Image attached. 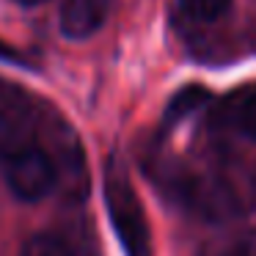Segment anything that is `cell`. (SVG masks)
Returning <instances> with one entry per match:
<instances>
[{
    "label": "cell",
    "instance_id": "2",
    "mask_svg": "<svg viewBox=\"0 0 256 256\" xmlns=\"http://www.w3.org/2000/svg\"><path fill=\"white\" fill-rule=\"evenodd\" d=\"M6 184L20 201H42L58 182V166L47 149L28 144L3 162Z\"/></svg>",
    "mask_w": 256,
    "mask_h": 256
},
{
    "label": "cell",
    "instance_id": "11",
    "mask_svg": "<svg viewBox=\"0 0 256 256\" xmlns=\"http://www.w3.org/2000/svg\"><path fill=\"white\" fill-rule=\"evenodd\" d=\"M20 6H39V3H47V0H14Z\"/></svg>",
    "mask_w": 256,
    "mask_h": 256
},
{
    "label": "cell",
    "instance_id": "9",
    "mask_svg": "<svg viewBox=\"0 0 256 256\" xmlns=\"http://www.w3.org/2000/svg\"><path fill=\"white\" fill-rule=\"evenodd\" d=\"M226 256H256V234H248V237L237 240L226 250Z\"/></svg>",
    "mask_w": 256,
    "mask_h": 256
},
{
    "label": "cell",
    "instance_id": "1",
    "mask_svg": "<svg viewBox=\"0 0 256 256\" xmlns=\"http://www.w3.org/2000/svg\"><path fill=\"white\" fill-rule=\"evenodd\" d=\"M105 204L124 256H152V232L132 182L118 160L105 168Z\"/></svg>",
    "mask_w": 256,
    "mask_h": 256
},
{
    "label": "cell",
    "instance_id": "5",
    "mask_svg": "<svg viewBox=\"0 0 256 256\" xmlns=\"http://www.w3.org/2000/svg\"><path fill=\"white\" fill-rule=\"evenodd\" d=\"M226 122L240 135H245L248 140L256 144V88L240 91V94L232 96L228 110H226Z\"/></svg>",
    "mask_w": 256,
    "mask_h": 256
},
{
    "label": "cell",
    "instance_id": "10",
    "mask_svg": "<svg viewBox=\"0 0 256 256\" xmlns=\"http://www.w3.org/2000/svg\"><path fill=\"white\" fill-rule=\"evenodd\" d=\"M0 61H12V64H20L22 58H20V52L14 50V47H8L6 42L0 39Z\"/></svg>",
    "mask_w": 256,
    "mask_h": 256
},
{
    "label": "cell",
    "instance_id": "6",
    "mask_svg": "<svg viewBox=\"0 0 256 256\" xmlns=\"http://www.w3.org/2000/svg\"><path fill=\"white\" fill-rule=\"evenodd\" d=\"M20 256H78V250H74L61 234L42 232V234H34V237L22 245Z\"/></svg>",
    "mask_w": 256,
    "mask_h": 256
},
{
    "label": "cell",
    "instance_id": "7",
    "mask_svg": "<svg viewBox=\"0 0 256 256\" xmlns=\"http://www.w3.org/2000/svg\"><path fill=\"white\" fill-rule=\"evenodd\" d=\"M179 6L188 17L198 20V22H215L218 17L228 12L232 0H179Z\"/></svg>",
    "mask_w": 256,
    "mask_h": 256
},
{
    "label": "cell",
    "instance_id": "3",
    "mask_svg": "<svg viewBox=\"0 0 256 256\" xmlns=\"http://www.w3.org/2000/svg\"><path fill=\"white\" fill-rule=\"evenodd\" d=\"M113 0H66L61 8V34L66 39H88L105 25Z\"/></svg>",
    "mask_w": 256,
    "mask_h": 256
},
{
    "label": "cell",
    "instance_id": "4",
    "mask_svg": "<svg viewBox=\"0 0 256 256\" xmlns=\"http://www.w3.org/2000/svg\"><path fill=\"white\" fill-rule=\"evenodd\" d=\"M34 144V118L20 108H0V166L17 149Z\"/></svg>",
    "mask_w": 256,
    "mask_h": 256
},
{
    "label": "cell",
    "instance_id": "8",
    "mask_svg": "<svg viewBox=\"0 0 256 256\" xmlns=\"http://www.w3.org/2000/svg\"><path fill=\"white\" fill-rule=\"evenodd\" d=\"M206 102V91L201 88H184L182 94L174 96V102L168 105V113H166V127H171V124H176L179 118H184L190 110H196L198 105H204Z\"/></svg>",
    "mask_w": 256,
    "mask_h": 256
}]
</instances>
